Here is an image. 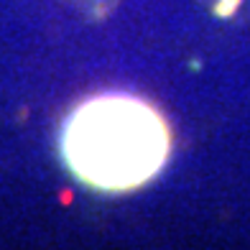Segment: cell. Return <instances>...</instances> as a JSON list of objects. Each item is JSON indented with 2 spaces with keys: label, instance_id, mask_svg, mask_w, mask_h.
I'll list each match as a JSON object with an SVG mask.
<instances>
[{
  "label": "cell",
  "instance_id": "3",
  "mask_svg": "<svg viewBox=\"0 0 250 250\" xmlns=\"http://www.w3.org/2000/svg\"><path fill=\"white\" fill-rule=\"evenodd\" d=\"M237 3H240V0H212V8H214V13H220V16L227 18L237 8Z\"/></svg>",
  "mask_w": 250,
  "mask_h": 250
},
{
  "label": "cell",
  "instance_id": "2",
  "mask_svg": "<svg viewBox=\"0 0 250 250\" xmlns=\"http://www.w3.org/2000/svg\"><path fill=\"white\" fill-rule=\"evenodd\" d=\"M62 3H66L72 10L89 21H100L118 5V0H62Z\"/></svg>",
  "mask_w": 250,
  "mask_h": 250
},
{
  "label": "cell",
  "instance_id": "1",
  "mask_svg": "<svg viewBox=\"0 0 250 250\" xmlns=\"http://www.w3.org/2000/svg\"><path fill=\"white\" fill-rule=\"evenodd\" d=\"M168 151V123L151 102L133 95L89 97L62 128L66 166L100 191L143 187L164 168Z\"/></svg>",
  "mask_w": 250,
  "mask_h": 250
}]
</instances>
